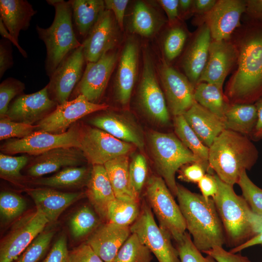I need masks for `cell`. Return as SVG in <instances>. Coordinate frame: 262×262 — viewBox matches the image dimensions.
<instances>
[{
  "mask_svg": "<svg viewBox=\"0 0 262 262\" xmlns=\"http://www.w3.org/2000/svg\"><path fill=\"white\" fill-rule=\"evenodd\" d=\"M234 33L237 68L224 94L229 104H253L262 98V20L248 18Z\"/></svg>",
  "mask_w": 262,
  "mask_h": 262,
  "instance_id": "6da1fadb",
  "label": "cell"
},
{
  "mask_svg": "<svg viewBox=\"0 0 262 262\" xmlns=\"http://www.w3.org/2000/svg\"><path fill=\"white\" fill-rule=\"evenodd\" d=\"M176 196L193 243L202 253L226 245L223 224L212 198L207 200L177 183Z\"/></svg>",
  "mask_w": 262,
  "mask_h": 262,
  "instance_id": "7a4b0ae2",
  "label": "cell"
},
{
  "mask_svg": "<svg viewBox=\"0 0 262 262\" xmlns=\"http://www.w3.org/2000/svg\"><path fill=\"white\" fill-rule=\"evenodd\" d=\"M258 157V150L248 136L227 129L209 147L210 169L222 181L232 186L243 171L252 168Z\"/></svg>",
  "mask_w": 262,
  "mask_h": 262,
  "instance_id": "3957f363",
  "label": "cell"
},
{
  "mask_svg": "<svg viewBox=\"0 0 262 262\" xmlns=\"http://www.w3.org/2000/svg\"><path fill=\"white\" fill-rule=\"evenodd\" d=\"M55 9L51 25L47 28L36 26L38 37L44 43L47 50L45 69L49 78L64 58L72 50L82 46L74 29L71 8L69 1L47 0Z\"/></svg>",
  "mask_w": 262,
  "mask_h": 262,
  "instance_id": "277c9868",
  "label": "cell"
},
{
  "mask_svg": "<svg viewBox=\"0 0 262 262\" xmlns=\"http://www.w3.org/2000/svg\"><path fill=\"white\" fill-rule=\"evenodd\" d=\"M215 175L218 192L213 199L223 224L226 245L232 248L255 235L250 220L252 211L243 197L236 195L232 186Z\"/></svg>",
  "mask_w": 262,
  "mask_h": 262,
  "instance_id": "5b68a950",
  "label": "cell"
},
{
  "mask_svg": "<svg viewBox=\"0 0 262 262\" xmlns=\"http://www.w3.org/2000/svg\"><path fill=\"white\" fill-rule=\"evenodd\" d=\"M147 142L158 174L164 180L173 195L176 196V173L186 164L200 162L176 135L172 133L151 131L147 135Z\"/></svg>",
  "mask_w": 262,
  "mask_h": 262,
  "instance_id": "8992f818",
  "label": "cell"
},
{
  "mask_svg": "<svg viewBox=\"0 0 262 262\" xmlns=\"http://www.w3.org/2000/svg\"><path fill=\"white\" fill-rule=\"evenodd\" d=\"M146 196L159 226L176 242L179 241L186 232L185 220L179 204L162 177L152 176L148 179Z\"/></svg>",
  "mask_w": 262,
  "mask_h": 262,
  "instance_id": "52a82bcc",
  "label": "cell"
},
{
  "mask_svg": "<svg viewBox=\"0 0 262 262\" xmlns=\"http://www.w3.org/2000/svg\"><path fill=\"white\" fill-rule=\"evenodd\" d=\"M135 147L96 127L80 129L79 148L92 165H104L116 157L128 155Z\"/></svg>",
  "mask_w": 262,
  "mask_h": 262,
  "instance_id": "ba28073f",
  "label": "cell"
},
{
  "mask_svg": "<svg viewBox=\"0 0 262 262\" xmlns=\"http://www.w3.org/2000/svg\"><path fill=\"white\" fill-rule=\"evenodd\" d=\"M80 129L72 127L65 132L57 134L34 131L22 138L9 140L0 147L4 154L27 153L39 155L51 149L62 147H80Z\"/></svg>",
  "mask_w": 262,
  "mask_h": 262,
  "instance_id": "9c48e42d",
  "label": "cell"
},
{
  "mask_svg": "<svg viewBox=\"0 0 262 262\" xmlns=\"http://www.w3.org/2000/svg\"><path fill=\"white\" fill-rule=\"evenodd\" d=\"M142 209L137 219L130 226L131 232L137 234L159 262H180L171 236L157 225L150 207L144 204Z\"/></svg>",
  "mask_w": 262,
  "mask_h": 262,
  "instance_id": "30bf717a",
  "label": "cell"
},
{
  "mask_svg": "<svg viewBox=\"0 0 262 262\" xmlns=\"http://www.w3.org/2000/svg\"><path fill=\"white\" fill-rule=\"evenodd\" d=\"M49 223L39 210L27 213L13 226L0 246V262H13Z\"/></svg>",
  "mask_w": 262,
  "mask_h": 262,
  "instance_id": "8fae6325",
  "label": "cell"
},
{
  "mask_svg": "<svg viewBox=\"0 0 262 262\" xmlns=\"http://www.w3.org/2000/svg\"><path fill=\"white\" fill-rule=\"evenodd\" d=\"M138 99L143 111L150 119L161 125L169 123L170 115L165 98L157 80L152 58L147 52L143 56Z\"/></svg>",
  "mask_w": 262,
  "mask_h": 262,
  "instance_id": "7c38bea8",
  "label": "cell"
},
{
  "mask_svg": "<svg viewBox=\"0 0 262 262\" xmlns=\"http://www.w3.org/2000/svg\"><path fill=\"white\" fill-rule=\"evenodd\" d=\"M85 62L82 45L71 51L49 77V94L58 105L68 100L82 76Z\"/></svg>",
  "mask_w": 262,
  "mask_h": 262,
  "instance_id": "4fadbf2b",
  "label": "cell"
},
{
  "mask_svg": "<svg viewBox=\"0 0 262 262\" xmlns=\"http://www.w3.org/2000/svg\"><path fill=\"white\" fill-rule=\"evenodd\" d=\"M159 71L169 112L174 117L183 115L195 102V86L165 61H162Z\"/></svg>",
  "mask_w": 262,
  "mask_h": 262,
  "instance_id": "5bb4252c",
  "label": "cell"
},
{
  "mask_svg": "<svg viewBox=\"0 0 262 262\" xmlns=\"http://www.w3.org/2000/svg\"><path fill=\"white\" fill-rule=\"evenodd\" d=\"M108 108L109 105L106 103H92L80 95L72 100L58 105L55 110L38 122L36 128L39 131L62 133L82 117Z\"/></svg>",
  "mask_w": 262,
  "mask_h": 262,
  "instance_id": "9a60e30c",
  "label": "cell"
},
{
  "mask_svg": "<svg viewBox=\"0 0 262 262\" xmlns=\"http://www.w3.org/2000/svg\"><path fill=\"white\" fill-rule=\"evenodd\" d=\"M246 0H217L213 9L203 15L204 24L210 30L212 39L230 40L241 26V18L246 13Z\"/></svg>",
  "mask_w": 262,
  "mask_h": 262,
  "instance_id": "2e32d148",
  "label": "cell"
},
{
  "mask_svg": "<svg viewBox=\"0 0 262 262\" xmlns=\"http://www.w3.org/2000/svg\"><path fill=\"white\" fill-rule=\"evenodd\" d=\"M118 28L113 13L105 9L82 43L86 63L96 62L113 50L119 40Z\"/></svg>",
  "mask_w": 262,
  "mask_h": 262,
  "instance_id": "e0dca14e",
  "label": "cell"
},
{
  "mask_svg": "<svg viewBox=\"0 0 262 262\" xmlns=\"http://www.w3.org/2000/svg\"><path fill=\"white\" fill-rule=\"evenodd\" d=\"M117 59V52L113 50L96 62L86 63L82 76L76 86L78 96L82 95L92 103H99Z\"/></svg>",
  "mask_w": 262,
  "mask_h": 262,
  "instance_id": "ac0fdd59",
  "label": "cell"
},
{
  "mask_svg": "<svg viewBox=\"0 0 262 262\" xmlns=\"http://www.w3.org/2000/svg\"><path fill=\"white\" fill-rule=\"evenodd\" d=\"M57 105L50 98L47 85L35 93L17 96L9 105L5 117L14 121L33 125L45 118Z\"/></svg>",
  "mask_w": 262,
  "mask_h": 262,
  "instance_id": "d6986e66",
  "label": "cell"
},
{
  "mask_svg": "<svg viewBox=\"0 0 262 262\" xmlns=\"http://www.w3.org/2000/svg\"><path fill=\"white\" fill-rule=\"evenodd\" d=\"M237 50L232 41L212 39L208 60L198 83H212L223 89L224 81L237 64Z\"/></svg>",
  "mask_w": 262,
  "mask_h": 262,
  "instance_id": "ffe728a7",
  "label": "cell"
},
{
  "mask_svg": "<svg viewBox=\"0 0 262 262\" xmlns=\"http://www.w3.org/2000/svg\"><path fill=\"white\" fill-rule=\"evenodd\" d=\"M139 48L133 39L126 43L121 52L115 84V96L122 105L129 104L138 71Z\"/></svg>",
  "mask_w": 262,
  "mask_h": 262,
  "instance_id": "44dd1931",
  "label": "cell"
},
{
  "mask_svg": "<svg viewBox=\"0 0 262 262\" xmlns=\"http://www.w3.org/2000/svg\"><path fill=\"white\" fill-rule=\"evenodd\" d=\"M131 233L130 227L109 221L98 226L86 243L104 262H114L119 249Z\"/></svg>",
  "mask_w": 262,
  "mask_h": 262,
  "instance_id": "7402d4cb",
  "label": "cell"
},
{
  "mask_svg": "<svg viewBox=\"0 0 262 262\" xmlns=\"http://www.w3.org/2000/svg\"><path fill=\"white\" fill-rule=\"evenodd\" d=\"M89 123L116 138L133 144L143 150L145 139L141 129L127 116L113 112L103 113L92 118Z\"/></svg>",
  "mask_w": 262,
  "mask_h": 262,
  "instance_id": "603a6c76",
  "label": "cell"
},
{
  "mask_svg": "<svg viewBox=\"0 0 262 262\" xmlns=\"http://www.w3.org/2000/svg\"><path fill=\"white\" fill-rule=\"evenodd\" d=\"M86 160L81 150L76 147H62L37 156L29 167L28 174L39 177L54 172L62 167L77 166Z\"/></svg>",
  "mask_w": 262,
  "mask_h": 262,
  "instance_id": "cb8c5ba5",
  "label": "cell"
},
{
  "mask_svg": "<svg viewBox=\"0 0 262 262\" xmlns=\"http://www.w3.org/2000/svg\"><path fill=\"white\" fill-rule=\"evenodd\" d=\"M212 41L208 27L203 23L198 29L187 49L182 67L185 76L196 87L206 66Z\"/></svg>",
  "mask_w": 262,
  "mask_h": 262,
  "instance_id": "d4e9b609",
  "label": "cell"
},
{
  "mask_svg": "<svg viewBox=\"0 0 262 262\" xmlns=\"http://www.w3.org/2000/svg\"><path fill=\"white\" fill-rule=\"evenodd\" d=\"M28 194L33 200L36 209L52 222L70 205L83 196L81 192H62L49 188L30 189Z\"/></svg>",
  "mask_w": 262,
  "mask_h": 262,
  "instance_id": "484cf974",
  "label": "cell"
},
{
  "mask_svg": "<svg viewBox=\"0 0 262 262\" xmlns=\"http://www.w3.org/2000/svg\"><path fill=\"white\" fill-rule=\"evenodd\" d=\"M183 116L200 140L208 147L225 130L222 118L196 101Z\"/></svg>",
  "mask_w": 262,
  "mask_h": 262,
  "instance_id": "4316f807",
  "label": "cell"
},
{
  "mask_svg": "<svg viewBox=\"0 0 262 262\" xmlns=\"http://www.w3.org/2000/svg\"><path fill=\"white\" fill-rule=\"evenodd\" d=\"M86 194L99 216L107 219L108 207L116 197L104 165H92Z\"/></svg>",
  "mask_w": 262,
  "mask_h": 262,
  "instance_id": "83f0119b",
  "label": "cell"
},
{
  "mask_svg": "<svg viewBox=\"0 0 262 262\" xmlns=\"http://www.w3.org/2000/svg\"><path fill=\"white\" fill-rule=\"evenodd\" d=\"M36 13L26 0H0V19L17 41L20 32L29 28Z\"/></svg>",
  "mask_w": 262,
  "mask_h": 262,
  "instance_id": "f1b7e54d",
  "label": "cell"
},
{
  "mask_svg": "<svg viewBox=\"0 0 262 262\" xmlns=\"http://www.w3.org/2000/svg\"><path fill=\"white\" fill-rule=\"evenodd\" d=\"M104 166L115 197L125 200L138 201V196L134 192L131 181L128 155L112 159L106 163Z\"/></svg>",
  "mask_w": 262,
  "mask_h": 262,
  "instance_id": "f546056e",
  "label": "cell"
},
{
  "mask_svg": "<svg viewBox=\"0 0 262 262\" xmlns=\"http://www.w3.org/2000/svg\"><path fill=\"white\" fill-rule=\"evenodd\" d=\"M68 1L71 8L74 27L84 40L105 10L104 0H70Z\"/></svg>",
  "mask_w": 262,
  "mask_h": 262,
  "instance_id": "4dcf8cb0",
  "label": "cell"
},
{
  "mask_svg": "<svg viewBox=\"0 0 262 262\" xmlns=\"http://www.w3.org/2000/svg\"><path fill=\"white\" fill-rule=\"evenodd\" d=\"M257 112L253 104H229L225 112V129L252 136L257 122Z\"/></svg>",
  "mask_w": 262,
  "mask_h": 262,
  "instance_id": "1f68e13d",
  "label": "cell"
},
{
  "mask_svg": "<svg viewBox=\"0 0 262 262\" xmlns=\"http://www.w3.org/2000/svg\"><path fill=\"white\" fill-rule=\"evenodd\" d=\"M91 171L84 166L67 167L49 177L36 179L33 182L38 185L55 188L80 187L87 185Z\"/></svg>",
  "mask_w": 262,
  "mask_h": 262,
  "instance_id": "d6a6232c",
  "label": "cell"
},
{
  "mask_svg": "<svg viewBox=\"0 0 262 262\" xmlns=\"http://www.w3.org/2000/svg\"><path fill=\"white\" fill-rule=\"evenodd\" d=\"M174 128L176 136L182 144L209 169L211 173L213 174L209 164V147L200 140L183 115L174 117Z\"/></svg>",
  "mask_w": 262,
  "mask_h": 262,
  "instance_id": "836d02e7",
  "label": "cell"
},
{
  "mask_svg": "<svg viewBox=\"0 0 262 262\" xmlns=\"http://www.w3.org/2000/svg\"><path fill=\"white\" fill-rule=\"evenodd\" d=\"M194 99L197 103L222 119L229 104L222 88L207 82H199L196 86Z\"/></svg>",
  "mask_w": 262,
  "mask_h": 262,
  "instance_id": "e575fe53",
  "label": "cell"
},
{
  "mask_svg": "<svg viewBox=\"0 0 262 262\" xmlns=\"http://www.w3.org/2000/svg\"><path fill=\"white\" fill-rule=\"evenodd\" d=\"M161 22L151 7L143 1L134 5L130 22V31L142 36L154 35L159 29Z\"/></svg>",
  "mask_w": 262,
  "mask_h": 262,
  "instance_id": "d590c367",
  "label": "cell"
},
{
  "mask_svg": "<svg viewBox=\"0 0 262 262\" xmlns=\"http://www.w3.org/2000/svg\"><path fill=\"white\" fill-rule=\"evenodd\" d=\"M138 201L115 198L109 205L107 219L117 225L130 227L140 213Z\"/></svg>",
  "mask_w": 262,
  "mask_h": 262,
  "instance_id": "8d00e7d4",
  "label": "cell"
},
{
  "mask_svg": "<svg viewBox=\"0 0 262 262\" xmlns=\"http://www.w3.org/2000/svg\"><path fill=\"white\" fill-rule=\"evenodd\" d=\"M152 253L135 233H131L119 249L114 262H150Z\"/></svg>",
  "mask_w": 262,
  "mask_h": 262,
  "instance_id": "74e56055",
  "label": "cell"
},
{
  "mask_svg": "<svg viewBox=\"0 0 262 262\" xmlns=\"http://www.w3.org/2000/svg\"><path fill=\"white\" fill-rule=\"evenodd\" d=\"M98 219L94 212L85 206L79 210L71 218L70 229L75 238L82 237L98 227Z\"/></svg>",
  "mask_w": 262,
  "mask_h": 262,
  "instance_id": "f35d334b",
  "label": "cell"
},
{
  "mask_svg": "<svg viewBox=\"0 0 262 262\" xmlns=\"http://www.w3.org/2000/svg\"><path fill=\"white\" fill-rule=\"evenodd\" d=\"M237 184L241 189L242 196L252 212L262 216V189L252 182L247 176L246 171L242 173Z\"/></svg>",
  "mask_w": 262,
  "mask_h": 262,
  "instance_id": "ab89813d",
  "label": "cell"
},
{
  "mask_svg": "<svg viewBox=\"0 0 262 262\" xmlns=\"http://www.w3.org/2000/svg\"><path fill=\"white\" fill-rule=\"evenodd\" d=\"M54 233L52 230L43 231L24 250L16 262H38L47 250Z\"/></svg>",
  "mask_w": 262,
  "mask_h": 262,
  "instance_id": "60d3db41",
  "label": "cell"
},
{
  "mask_svg": "<svg viewBox=\"0 0 262 262\" xmlns=\"http://www.w3.org/2000/svg\"><path fill=\"white\" fill-rule=\"evenodd\" d=\"M187 38V33L181 26H174L168 31L163 44L164 54L167 60L172 61L180 55Z\"/></svg>",
  "mask_w": 262,
  "mask_h": 262,
  "instance_id": "b9f144b4",
  "label": "cell"
},
{
  "mask_svg": "<svg viewBox=\"0 0 262 262\" xmlns=\"http://www.w3.org/2000/svg\"><path fill=\"white\" fill-rule=\"evenodd\" d=\"M26 203L19 195L11 192H2L0 194V212L1 217L10 221L20 215L25 211Z\"/></svg>",
  "mask_w": 262,
  "mask_h": 262,
  "instance_id": "7bdbcfd3",
  "label": "cell"
},
{
  "mask_svg": "<svg viewBox=\"0 0 262 262\" xmlns=\"http://www.w3.org/2000/svg\"><path fill=\"white\" fill-rule=\"evenodd\" d=\"M177 249L180 262H217L210 255L204 256L193 242L191 235L186 232L177 242Z\"/></svg>",
  "mask_w": 262,
  "mask_h": 262,
  "instance_id": "ee69618b",
  "label": "cell"
},
{
  "mask_svg": "<svg viewBox=\"0 0 262 262\" xmlns=\"http://www.w3.org/2000/svg\"><path fill=\"white\" fill-rule=\"evenodd\" d=\"M25 89V83L21 81L9 77L3 81L0 84V116L5 117L9 103L15 97L22 95Z\"/></svg>",
  "mask_w": 262,
  "mask_h": 262,
  "instance_id": "f6af8a7d",
  "label": "cell"
},
{
  "mask_svg": "<svg viewBox=\"0 0 262 262\" xmlns=\"http://www.w3.org/2000/svg\"><path fill=\"white\" fill-rule=\"evenodd\" d=\"M129 169L131 185L139 196L147 174V164L145 157L142 154H136L129 163Z\"/></svg>",
  "mask_w": 262,
  "mask_h": 262,
  "instance_id": "bcb514c9",
  "label": "cell"
},
{
  "mask_svg": "<svg viewBox=\"0 0 262 262\" xmlns=\"http://www.w3.org/2000/svg\"><path fill=\"white\" fill-rule=\"evenodd\" d=\"M36 126L13 121L5 117L0 120V140L12 138H22L34 132Z\"/></svg>",
  "mask_w": 262,
  "mask_h": 262,
  "instance_id": "7dc6e473",
  "label": "cell"
},
{
  "mask_svg": "<svg viewBox=\"0 0 262 262\" xmlns=\"http://www.w3.org/2000/svg\"><path fill=\"white\" fill-rule=\"evenodd\" d=\"M28 158L25 155L12 156L1 153L0 154V176L9 178H18L21 176L20 170L27 164Z\"/></svg>",
  "mask_w": 262,
  "mask_h": 262,
  "instance_id": "c3c4849f",
  "label": "cell"
},
{
  "mask_svg": "<svg viewBox=\"0 0 262 262\" xmlns=\"http://www.w3.org/2000/svg\"><path fill=\"white\" fill-rule=\"evenodd\" d=\"M179 171V179L193 183H198L206 173H211L209 169L199 162L186 164Z\"/></svg>",
  "mask_w": 262,
  "mask_h": 262,
  "instance_id": "681fc988",
  "label": "cell"
},
{
  "mask_svg": "<svg viewBox=\"0 0 262 262\" xmlns=\"http://www.w3.org/2000/svg\"><path fill=\"white\" fill-rule=\"evenodd\" d=\"M67 262H104L87 243L68 252Z\"/></svg>",
  "mask_w": 262,
  "mask_h": 262,
  "instance_id": "f907efd6",
  "label": "cell"
},
{
  "mask_svg": "<svg viewBox=\"0 0 262 262\" xmlns=\"http://www.w3.org/2000/svg\"><path fill=\"white\" fill-rule=\"evenodd\" d=\"M203 253L211 256L217 262H251L247 257L227 251L223 246H215Z\"/></svg>",
  "mask_w": 262,
  "mask_h": 262,
  "instance_id": "816d5d0a",
  "label": "cell"
},
{
  "mask_svg": "<svg viewBox=\"0 0 262 262\" xmlns=\"http://www.w3.org/2000/svg\"><path fill=\"white\" fill-rule=\"evenodd\" d=\"M68 254L66 238L63 235L55 242L43 262H67Z\"/></svg>",
  "mask_w": 262,
  "mask_h": 262,
  "instance_id": "f5cc1de1",
  "label": "cell"
},
{
  "mask_svg": "<svg viewBox=\"0 0 262 262\" xmlns=\"http://www.w3.org/2000/svg\"><path fill=\"white\" fill-rule=\"evenodd\" d=\"M11 42L3 39L0 41V78L14 65Z\"/></svg>",
  "mask_w": 262,
  "mask_h": 262,
  "instance_id": "db71d44e",
  "label": "cell"
},
{
  "mask_svg": "<svg viewBox=\"0 0 262 262\" xmlns=\"http://www.w3.org/2000/svg\"><path fill=\"white\" fill-rule=\"evenodd\" d=\"M197 183L205 199L213 198L217 194L218 184L215 174L206 173Z\"/></svg>",
  "mask_w": 262,
  "mask_h": 262,
  "instance_id": "11a10c76",
  "label": "cell"
},
{
  "mask_svg": "<svg viewBox=\"0 0 262 262\" xmlns=\"http://www.w3.org/2000/svg\"><path fill=\"white\" fill-rule=\"evenodd\" d=\"M129 1L128 0H104L106 10L111 11L113 13L121 30L123 29L125 13Z\"/></svg>",
  "mask_w": 262,
  "mask_h": 262,
  "instance_id": "9f6ffc18",
  "label": "cell"
},
{
  "mask_svg": "<svg viewBox=\"0 0 262 262\" xmlns=\"http://www.w3.org/2000/svg\"><path fill=\"white\" fill-rule=\"evenodd\" d=\"M158 2L165 12L171 23L177 21L179 18V0H159Z\"/></svg>",
  "mask_w": 262,
  "mask_h": 262,
  "instance_id": "6f0895ef",
  "label": "cell"
},
{
  "mask_svg": "<svg viewBox=\"0 0 262 262\" xmlns=\"http://www.w3.org/2000/svg\"><path fill=\"white\" fill-rule=\"evenodd\" d=\"M246 14L249 19L262 20V0H247Z\"/></svg>",
  "mask_w": 262,
  "mask_h": 262,
  "instance_id": "680465c9",
  "label": "cell"
},
{
  "mask_svg": "<svg viewBox=\"0 0 262 262\" xmlns=\"http://www.w3.org/2000/svg\"><path fill=\"white\" fill-rule=\"evenodd\" d=\"M216 0H195L193 1V11L200 15H205L209 12L216 4Z\"/></svg>",
  "mask_w": 262,
  "mask_h": 262,
  "instance_id": "91938a15",
  "label": "cell"
},
{
  "mask_svg": "<svg viewBox=\"0 0 262 262\" xmlns=\"http://www.w3.org/2000/svg\"><path fill=\"white\" fill-rule=\"evenodd\" d=\"M259 245H262V232L256 234L244 244L231 248L230 251L234 253H237L245 249Z\"/></svg>",
  "mask_w": 262,
  "mask_h": 262,
  "instance_id": "94428289",
  "label": "cell"
},
{
  "mask_svg": "<svg viewBox=\"0 0 262 262\" xmlns=\"http://www.w3.org/2000/svg\"><path fill=\"white\" fill-rule=\"evenodd\" d=\"M0 33L4 39L9 40L16 46L23 57L27 58L28 55L25 50H24L19 45L18 41H16L12 35L9 33L7 29L5 27L2 20L0 19Z\"/></svg>",
  "mask_w": 262,
  "mask_h": 262,
  "instance_id": "6125c7cd",
  "label": "cell"
},
{
  "mask_svg": "<svg viewBox=\"0 0 262 262\" xmlns=\"http://www.w3.org/2000/svg\"><path fill=\"white\" fill-rule=\"evenodd\" d=\"M257 112V122L253 136L258 139L260 135L262 133V98L254 103Z\"/></svg>",
  "mask_w": 262,
  "mask_h": 262,
  "instance_id": "be15d7a7",
  "label": "cell"
},
{
  "mask_svg": "<svg viewBox=\"0 0 262 262\" xmlns=\"http://www.w3.org/2000/svg\"><path fill=\"white\" fill-rule=\"evenodd\" d=\"M251 223L255 235L262 232V216L255 214L253 212L251 214Z\"/></svg>",
  "mask_w": 262,
  "mask_h": 262,
  "instance_id": "e7e4bbea",
  "label": "cell"
},
{
  "mask_svg": "<svg viewBox=\"0 0 262 262\" xmlns=\"http://www.w3.org/2000/svg\"><path fill=\"white\" fill-rule=\"evenodd\" d=\"M194 0H180L179 9L183 12H186L192 8Z\"/></svg>",
  "mask_w": 262,
  "mask_h": 262,
  "instance_id": "03108f58",
  "label": "cell"
},
{
  "mask_svg": "<svg viewBox=\"0 0 262 262\" xmlns=\"http://www.w3.org/2000/svg\"><path fill=\"white\" fill-rule=\"evenodd\" d=\"M262 139V133L260 135V136L258 138V139Z\"/></svg>",
  "mask_w": 262,
  "mask_h": 262,
  "instance_id": "003e7915",
  "label": "cell"
}]
</instances>
